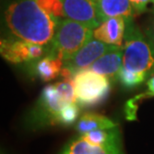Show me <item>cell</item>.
<instances>
[{"label":"cell","instance_id":"cell-14","mask_svg":"<svg viewBox=\"0 0 154 154\" xmlns=\"http://www.w3.org/2000/svg\"><path fill=\"white\" fill-rule=\"evenodd\" d=\"M118 126L113 120L106 116L97 113H84L79 117L75 125L78 134H84L86 132L98 130V129H111Z\"/></svg>","mask_w":154,"mask_h":154},{"label":"cell","instance_id":"cell-15","mask_svg":"<svg viewBox=\"0 0 154 154\" xmlns=\"http://www.w3.org/2000/svg\"><path fill=\"white\" fill-rule=\"evenodd\" d=\"M79 135H82L87 141L96 145L121 149L120 132L117 127L111 129H98V130L89 131Z\"/></svg>","mask_w":154,"mask_h":154},{"label":"cell","instance_id":"cell-10","mask_svg":"<svg viewBox=\"0 0 154 154\" xmlns=\"http://www.w3.org/2000/svg\"><path fill=\"white\" fill-rule=\"evenodd\" d=\"M123 63V47L117 46L97 59L89 67V70L100 75L107 77L109 80L118 78V74L122 68Z\"/></svg>","mask_w":154,"mask_h":154},{"label":"cell","instance_id":"cell-16","mask_svg":"<svg viewBox=\"0 0 154 154\" xmlns=\"http://www.w3.org/2000/svg\"><path fill=\"white\" fill-rule=\"evenodd\" d=\"M80 108L76 102H72L66 104L62 109L60 110L59 114L56 119V125L61 126H68L73 124L79 116Z\"/></svg>","mask_w":154,"mask_h":154},{"label":"cell","instance_id":"cell-5","mask_svg":"<svg viewBox=\"0 0 154 154\" xmlns=\"http://www.w3.org/2000/svg\"><path fill=\"white\" fill-rule=\"evenodd\" d=\"M51 46H46L14 37L3 38L0 42V52L8 62L31 63L47 56Z\"/></svg>","mask_w":154,"mask_h":154},{"label":"cell","instance_id":"cell-21","mask_svg":"<svg viewBox=\"0 0 154 154\" xmlns=\"http://www.w3.org/2000/svg\"><path fill=\"white\" fill-rule=\"evenodd\" d=\"M2 154H4V153H3V152H2Z\"/></svg>","mask_w":154,"mask_h":154},{"label":"cell","instance_id":"cell-18","mask_svg":"<svg viewBox=\"0 0 154 154\" xmlns=\"http://www.w3.org/2000/svg\"><path fill=\"white\" fill-rule=\"evenodd\" d=\"M147 87H148L147 91L139 95L140 99H143V98H149V97H153L154 96V75L152 77H150V79L147 81Z\"/></svg>","mask_w":154,"mask_h":154},{"label":"cell","instance_id":"cell-9","mask_svg":"<svg viewBox=\"0 0 154 154\" xmlns=\"http://www.w3.org/2000/svg\"><path fill=\"white\" fill-rule=\"evenodd\" d=\"M127 19L124 17H112L102 21L93 29V38L107 44L123 47Z\"/></svg>","mask_w":154,"mask_h":154},{"label":"cell","instance_id":"cell-19","mask_svg":"<svg viewBox=\"0 0 154 154\" xmlns=\"http://www.w3.org/2000/svg\"><path fill=\"white\" fill-rule=\"evenodd\" d=\"M151 1H152V3H153V4H154V0H151Z\"/></svg>","mask_w":154,"mask_h":154},{"label":"cell","instance_id":"cell-2","mask_svg":"<svg viewBox=\"0 0 154 154\" xmlns=\"http://www.w3.org/2000/svg\"><path fill=\"white\" fill-rule=\"evenodd\" d=\"M120 71L133 74L143 81L154 73V44L144 37L133 18L127 19Z\"/></svg>","mask_w":154,"mask_h":154},{"label":"cell","instance_id":"cell-8","mask_svg":"<svg viewBox=\"0 0 154 154\" xmlns=\"http://www.w3.org/2000/svg\"><path fill=\"white\" fill-rule=\"evenodd\" d=\"M65 17L95 29L102 22L94 0H62Z\"/></svg>","mask_w":154,"mask_h":154},{"label":"cell","instance_id":"cell-3","mask_svg":"<svg viewBox=\"0 0 154 154\" xmlns=\"http://www.w3.org/2000/svg\"><path fill=\"white\" fill-rule=\"evenodd\" d=\"M91 38H93L92 28L77 21L64 18L51 42L49 54L60 58L64 63Z\"/></svg>","mask_w":154,"mask_h":154},{"label":"cell","instance_id":"cell-4","mask_svg":"<svg viewBox=\"0 0 154 154\" xmlns=\"http://www.w3.org/2000/svg\"><path fill=\"white\" fill-rule=\"evenodd\" d=\"M76 103L81 107L98 105L106 100L110 88L107 77L89 69L76 73L73 77Z\"/></svg>","mask_w":154,"mask_h":154},{"label":"cell","instance_id":"cell-7","mask_svg":"<svg viewBox=\"0 0 154 154\" xmlns=\"http://www.w3.org/2000/svg\"><path fill=\"white\" fill-rule=\"evenodd\" d=\"M116 47L115 45H110L100 40L91 38L71 58L64 62L63 68L68 70L74 77L76 73L88 69L103 54Z\"/></svg>","mask_w":154,"mask_h":154},{"label":"cell","instance_id":"cell-1","mask_svg":"<svg viewBox=\"0 0 154 154\" xmlns=\"http://www.w3.org/2000/svg\"><path fill=\"white\" fill-rule=\"evenodd\" d=\"M64 18L62 0H12L4 13L10 37L46 46Z\"/></svg>","mask_w":154,"mask_h":154},{"label":"cell","instance_id":"cell-12","mask_svg":"<svg viewBox=\"0 0 154 154\" xmlns=\"http://www.w3.org/2000/svg\"><path fill=\"white\" fill-rule=\"evenodd\" d=\"M96 3L102 21L112 17L133 18L134 9L130 0H97Z\"/></svg>","mask_w":154,"mask_h":154},{"label":"cell","instance_id":"cell-6","mask_svg":"<svg viewBox=\"0 0 154 154\" xmlns=\"http://www.w3.org/2000/svg\"><path fill=\"white\" fill-rule=\"evenodd\" d=\"M69 104L61 96L55 84L48 85L43 89L38 102L33 111V120L40 126L56 125V119L60 110Z\"/></svg>","mask_w":154,"mask_h":154},{"label":"cell","instance_id":"cell-20","mask_svg":"<svg viewBox=\"0 0 154 154\" xmlns=\"http://www.w3.org/2000/svg\"><path fill=\"white\" fill-rule=\"evenodd\" d=\"M94 1H97V0H94Z\"/></svg>","mask_w":154,"mask_h":154},{"label":"cell","instance_id":"cell-13","mask_svg":"<svg viewBox=\"0 0 154 154\" xmlns=\"http://www.w3.org/2000/svg\"><path fill=\"white\" fill-rule=\"evenodd\" d=\"M60 154H122V150L96 145L78 135L66 144Z\"/></svg>","mask_w":154,"mask_h":154},{"label":"cell","instance_id":"cell-17","mask_svg":"<svg viewBox=\"0 0 154 154\" xmlns=\"http://www.w3.org/2000/svg\"><path fill=\"white\" fill-rule=\"evenodd\" d=\"M151 0H130L132 6H133L134 12L136 13H142L146 11L147 3Z\"/></svg>","mask_w":154,"mask_h":154},{"label":"cell","instance_id":"cell-11","mask_svg":"<svg viewBox=\"0 0 154 154\" xmlns=\"http://www.w3.org/2000/svg\"><path fill=\"white\" fill-rule=\"evenodd\" d=\"M31 65V71L36 78L41 81H51L58 76H61L63 69V61L54 55L48 54L47 56L33 61Z\"/></svg>","mask_w":154,"mask_h":154}]
</instances>
